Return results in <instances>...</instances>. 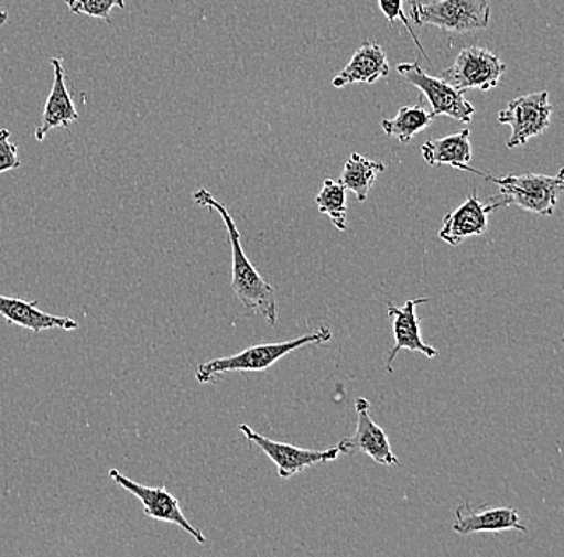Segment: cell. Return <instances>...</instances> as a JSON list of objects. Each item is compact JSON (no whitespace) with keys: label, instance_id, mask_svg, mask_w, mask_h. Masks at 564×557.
I'll return each instance as SVG.
<instances>
[{"label":"cell","instance_id":"4","mask_svg":"<svg viewBox=\"0 0 564 557\" xmlns=\"http://www.w3.org/2000/svg\"><path fill=\"white\" fill-rule=\"evenodd\" d=\"M411 2L412 20L417 24H432L453 33H470L486 30L491 19L489 0H435L422 3Z\"/></svg>","mask_w":564,"mask_h":557},{"label":"cell","instance_id":"13","mask_svg":"<svg viewBox=\"0 0 564 557\" xmlns=\"http://www.w3.org/2000/svg\"><path fill=\"white\" fill-rule=\"evenodd\" d=\"M53 66V86L47 101H45L44 113H42L41 125L35 129V140L42 142L47 133L53 129H68L69 125L79 119L76 107H74L73 97H70L68 87H66L65 69L59 56L51 60Z\"/></svg>","mask_w":564,"mask_h":557},{"label":"cell","instance_id":"9","mask_svg":"<svg viewBox=\"0 0 564 557\" xmlns=\"http://www.w3.org/2000/svg\"><path fill=\"white\" fill-rule=\"evenodd\" d=\"M356 431L350 437H345L338 443L340 454L362 453L380 467H397L400 464L397 454L391 450L387 432L373 421L370 416V404L366 398H356L355 401Z\"/></svg>","mask_w":564,"mask_h":557},{"label":"cell","instance_id":"19","mask_svg":"<svg viewBox=\"0 0 564 557\" xmlns=\"http://www.w3.org/2000/svg\"><path fill=\"white\" fill-rule=\"evenodd\" d=\"M432 119L433 116L419 101L414 107H401L393 119H383L382 129L388 137H393L398 142L405 144L421 130L426 129Z\"/></svg>","mask_w":564,"mask_h":557},{"label":"cell","instance_id":"17","mask_svg":"<svg viewBox=\"0 0 564 557\" xmlns=\"http://www.w3.org/2000/svg\"><path fill=\"white\" fill-rule=\"evenodd\" d=\"M422 154L423 160L430 165L449 164L454 169L474 172V174L488 179V174H482L468 165V162L471 161L470 130L468 129L443 137V139L429 140L423 143Z\"/></svg>","mask_w":564,"mask_h":557},{"label":"cell","instance_id":"24","mask_svg":"<svg viewBox=\"0 0 564 557\" xmlns=\"http://www.w3.org/2000/svg\"><path fill=\"white\" fill-rule=\"evenodd\" d=\"M7 21H9V13H7L6 10L0 9V26H3Z\"/></svg>","mask_w":564,"mask_h":557},{"label":"cell","instance_id":"21","mask_svg":"<svg viewBox=\"0 0 564 557\" xmlns=\"http://www.w3.org/2000/svg\"><path fill=\"white\" fill-rule=\"evenodd\" d=\"M65 2L73 13L105 21H109V15L115 7H119V9L126 7V0H65Z\"/></svg>","mask_w":564,"mask_h":557},{"label":"cell","instance_id":"7","mask_svg":"<svg viewBox=\"0 0 564 557\" xmlns=\"http://www.w3.org/2000/svg\"><path fill=\"white\" fill-rule=\"evenodd\" d=\"M398 74L425 94L430 105H432L430 115L433 118L446 115L460 122H470L474 118L476 109L470 101L465 100L464 94L454 89L441 77L429 76L423 72L421 63H401L398 66Z\"/></svg>","mask_w":564,"mask_h":557},{"label":"cell","instance_id":"3","mask_svg":"<svg viewBox=\"0 0 564 557\" xmlns=\"http://www.w3.org/2000/svg\"><path fill=\"white\" fill-rule=\"evenodd\" d=\"M563 178L564 169H560L556 175L528 172L523 175H506L502 179L488 175L486 180L499 185L500 195L497 199L502 201L503 207L514 204L527 213L552 216L564 190Z\"/></svg>","mask_w":564,"mask_h":557},{"label":"cell","instance_id":"8","mask_svg":"<svg viewBox=\"0 0 564 557\" xmlns=\"http://www.w3.org/2000/svg\"><path fill=\"white\" fill-rule=\"evenodd\" d=\"M108 474L116 484L122 486L123 490H127V492L132 493L135 499L140 500L141 504H143L144 514H147L150 519L178 525L180 528L188 532L200 545L206 543V537H204L203 532L189 524V521L186 519L185 514H183L182 507H180L178 500H176L164 485H141L139 482L126 478L118 469H109Z\"/></svg>","mask_w":564,"mask_h":557},{"label":"cell","instance_id":"12","mask_svg":"<svg viewBox=\"0 0 564 557\" xmlns=\"http://www.w3.org/2000/svg\"><path fill=\"white\" fill-rule=\"evenodd\" d=\"M429 298L412 299L403 307L388 304L387 315L393 320L394 345L391 347L387 360V369L391 373V365L397 358L398 352H419L429 358H435L438 351L432 345L425 344L421 336V319H419L415 307L429 302Z\"/></svg>","mask_w":564,"mask_h":557},{"label":"cell","instance_id":"14","mask_svg":"<svg viewBox=\"0 0 564 557\" xmlns=\"http://www.w3.org/2000/svg\"><path fill=\"white\" fill-rule=\"evenodd\" d=\"M0 315L7 320V323L26 328L34 333L45 330L73 331L79 328L76 320L44 312L39 309L35 301H24V299L9 298L3 294H0Z\"/></svg>","mask_w":564,"mask_h":557},{"label":"cell","instance_id":"1","mask_svg":"<svg viewBox=\"0 0 564 557\" xmlns=\"http://www.w3.org/2000/svg\"><path fill=\"white\" fill-rule=\"evenodd\" d=\"M193 200L197 206L210 207L224 218L229 245H231V289L236 298L247 310L260 313L270 323V326H274L278 322L276 289L264 281L262 275L253 269L252 263L247 259L241 245V234H239L231 214L228 213L225 204L215 200L206 189L197 190Z\"/></svg>","mask_w":564,"mask_h":557},{"label":"cell","instance_id":"15","mask_svg":"<svg viewBox=\"0 0 564 557\" xmlns=\"http://www.w3.org/2000/svg\"><path fill=\"white\" fill-rule=\"evenodd\" d=\"M453 531L460 535H471L481 534V532H489V534H500L506 531L528 532V528L521 524L518 511L513 507H494V510L476 513L470 503H465L456 510Z\"/></svg>","mask_w":564,"mask_h":557},{"label":"cell","instance_id":"18","mask_svg":"<svg viewBox=\"0 0 564 557\" xmlns=\"http://www.w3.org/2000/svg\"><path fill=\"white\" fill-rule=\"evenodd\" d=\"M386 171V164L380 161L368 160L359 153H352L350 160L345 162L340 182L345 190L355 193L359 203L368 200L370 189L376 183L377 175Z\"/></svg>","mask_w":564,"mask_h":557},{"label":"cell","instance_id":"22","mask_svg":"<svg viewBox=\"0 0 564 557\" xmlns=\"http://www.w3.org/2000/svg\"><path fill=\"white\" fill-rule=\"evenodd\" d=\"M380 10H382L383 15L388 20V23H397V21H401L404 24L408 33L411 34V38L414 39L415 45H417L419 51L422 52L423 56H425L426 62L430 63L429 56H426V52L423 51L421 42H419L417 36H415L414 31H412L411 23H409L408 15L404 13L403 0H379Z\"/></svg>","mask_w":564,"mask_h":557},{"label":"cell","instance_id":"2","mask_svg":"<svg viewBox=\"0 0 564 557\" xmlns=\"http://www.w3.org/2000/svg\"><path fill=\"white\" fill-rule=\"evenodd\" d=\"M330 340H333V331L329 326L323 324L313 333L300 336L297 340L252 345V347L231 355V357L215 358L210 362L200 363L196 369V379L197 383L207 384L220 379L227 373L264 372L291 352L299 351V349L306 347V345L324 344V342Z\"/></svg>","mask_w":564,"mask_h":557},{"label":"cell","instance_id":"20","mask_svg":"<svg viewBox=\"0 0 564 557\" xmlns=\"http://www.w3.org/2000/svg\"><path fill=\"white\" fill-rule=\"evenodd\" d=\"M316 204L321 214L330 217L335 228L347 231V190L340 180H324L323 190L316 196Z\"/></svg>","mask_w":564,"mask_h":557},{"label":"cell","instance_id":"11","mask_svg":"<svg viewBox=\"0 0 564 557\" xmlns=\"http://www.w3.org/2000/svg\"><path fill=\"white\" fill-rule=\"evenodd\" d=\"M499 207H503V204L497 196H492L489 203H481L476 193L468 196L467 201L457 210L446 214L443 228L440 231V238L456 248L465 239L485 234L488 231L489 214Z\"/></svg>","mask_w":564,"mask_h":557},{"label":"cell","instance_id":"10","mask_svg":"<svg viewBox=\"0 0 564 557\" xmlns=\"http://www.w3.org/2000/svg\"><path fill=\"white\" fill-rule=\"evenodd\" d=\"M239 431L245 433L252 446L259 447L276 464L278 475L284 481L299 474V472L305 471V469L315 467V464L335 461L340 454L338 449L306 450L289 446V443L276 442V440L263 437L262 433H257L247 425H239Z\"/></svg>","mask_w":564,"mask_h":557},{"label":"cell","instance_id":"16","mask_svg":"<svg viewBox=\"0 0 564 557\" xmlns=\"http://www.w3.org/2000/svg\"><path fill=\"white\" fill-rule=\"evenodd\" d=\"M390 74L387 55L379 44L366 42L352 55L351 62L334 77V87L350 86V84H373L380 77Z\"/></svg>","mask_w":564,"mask_h":557},{"label":"cell","instance_id":"23","mask_svg":"<svg viewBox=\"0 0 564 557\" xmlns=\"http://www.w3.org/2000/svg\"><path fill=\"white\" fill-rule=\"evenodd\" d=\"M20 165L18 148L15 143L10 142L9 129H0V174L15 171Z\"/></svg>","mask_w":564,"mask_h":557},{"label":"cell","instance_id":"6","mask_svg":"<svg viewBox=\"0 0 564 557\" xmlns=\"http://www.w3.org/2000/svg\"><path fill=\"white\" fill-rule=\"evenodd\" d=\"M552 105L549 92L523 95L514 98L499 113L500 125L510 126L511 136L507 147L518 148L534 137L542 136L550 126Z\"/></svg>","mask_w":564,"mask_h":557},{"label":"cell","instance_id":"5","mask_svg":"<svg viewBox=\"0 0 564 557\" xmlns=\"http://www.w3.org/2000/svg\"><path fill=\"white\" fill-rule=\"evenodd\" d=\"M507 72L506 63L488 49H462L456 63L441 73V79L446 81L454 89L465 94L468 89L491 90L499 84L500 77Z\"/></svg>","mask_w":564,"mask_h":557}]
</instances>
